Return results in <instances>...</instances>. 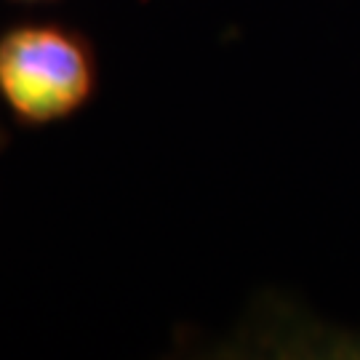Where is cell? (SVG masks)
I'll use <instances>...</instances> for the list:
<instances>
[{"label":"cell","instance_id":"cell-2","mask_svg":"<svg viewBox=\"0 0 360 360\" xmlns=\"http://www.w3.org/2000/svg\"><path fill=\"white\" fill-rule=\"evenodd\" d=\"M13 3H25V6H51V3H59V0H13Z\"/></svg>","mask_w":360,"mask_h":360},{"label":"cell","instance_id":"cell-3","mask_svg":"<svg viewBox=\"0 0 360 360\" xmlns=\"http://www.w3.org/2000/svg\"><path fill=\"white\" fill-rule=\"evenodd\" d=\"M6 144H8V131L3 129V123H0V153L6 150Z\"/></svg>","mask_w":360,"mask_h":360},{"label":"cell","instance_id":"cell-1","mask_svg":"<svg viewBox=\"0 0 360 360\" xmlns=\"http://www.w3.org/2000/svg\"><path fill=\"white\" fill-rule=\"evenodd\" d=\"M99 89L91 38L59 19H19L0 30V99L25 129L86 110Z\"/></svg>","mask_w":360,"mask_h":360}]
</instances>
